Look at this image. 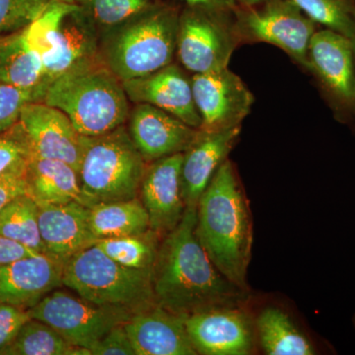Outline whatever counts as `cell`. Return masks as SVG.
Here are the masks:
<instances>
[{
	"mask_svg": "<svg viewBox=\"0 0 355 355\" xmlns=\"http://www.w3.org/2000/svg\"><path fill=\"white\" fill-rule=\"evenodd\" d=\"M197 209L161 239L151 279L156 303L176 314L190 316L222 306L245 305L242 291L216 268L196 235Z\"/></svg>",
	"mask_w": 355,
	"mask_h": 355,
	"instance_id": "cell-1",
	"label": "cell"
},
{
	"mask_svg": "<svg viewBox=\"0 0 355 355\" xmlns=\"http://www.w3.org/2000/svg\"><path fill=\"white\" fill-rule=\"evenodd\" d=\"M195 230L217 270L249 292L247 273L253 248V219L246 193L228 158L198 200Z\"/></svg>",
	"mask_w": 355,
	"mask_h": 355,
	"instance_id": "cell-2",
	"label": "cell"
},
{
	"mask_svg": "<svg viewBox=\"0 0 355 355\" xmlns=\"http://www.w3.org/2000/svg\"><path fill=\"white\" fill-rule=\"evenodd\" d=\"M123 81L99 57L84 60L53 79L43 102L60 109L83 137H96L125 125L130 104Z\"/></svg>",
	"mask_w": 355,
	"mask_h": 355,
	"instance_id": "cell-3",
	"label": "cell"
},
{
	"mask_svg": "<svg viewBox=\"0 0 355 355\" xmlns=\"http://www.w3.org/2000/svg\"><path fill=\"white\" fill-rule=\"evenodd\" d=\"M180 13L159 4L100 31L99 58L121 81L148 76L176 55Z\"/></svg>",
	"mask_w": 355,
	"mask_h": 355,
	"instance_id": "cell-4",
	"label": "cell"
},
{
	"mask_svg": "<svg viewBox=\"0 0 355 355\" xmlns=\"http://www.w3.org/2000/svg\"><path fill=\"white\" fill-rule=\"evenodd\" d=\"M78 175L87 207L139 198L148 163L125 125L96 137H83Z\"/></svg>",
	"mask_w": 355,
	"mask_h": 355,
	"instance_id": "cell-5",
	"label": "cell"
},
{
	"mask_svg": "<svg viewBox=\"0 0 355 355\" xmlns=\"http://www.w3.org/2000/svg\"><path fill=\"white\" fill-rule=\"evenodd\" d=\"M62 284L95 304L121 308L132 314L157 304L151 268L121 266L96 245L64 263Z\"/></svg>",
	"mask_w": 355,
	"mask_h": 355,
	"instance_id": "cell-6",
	"label": "cell"
},
{
	"mask_svg": "<svg viewBox=\"0 0 355 355\" xmlns=\"http://www.w3.org/2000/svg\"><path fill=\"white\" fill-rule=\"evenodd\" d=\"M29 311L33 319L50 324L71 345L90 349L109 331L127 323L132 313L98 305L69 292L53 291Z\"/></svg>",
	"mask_w": 355,
	"mask_h": 355,
	"instance_id": "cell-7",
	"label": "cell"
},
{
	"mask_svg": "<svg viewBox=\"0 0 355 355\" xmlns=\"http://www.w3.org/2000/svg\"><path fill=\"white\" fill-rule=\"evenodd\" d=\"M315 26L291 0H270L239 13L234 29L240 41L272 44L310 70L308 46Z\"/></svg>",
	"mask_w": 355,
	"mask_h": 355,
	"instance_id": "cell-8",
	"label": "cell"
},
{
	"mask_svg": "<svg viewBox=\"0 0 355 355\" xmlns=\"http://www.w3.org/2000/svg\"><path fill=\"white\" fill-rule=\"evenodd\" d=\"M220 12L188 6L180 13L176 55L193 74L228 67L239 43L234 27L219 17Z\"/></svg>",
	"mask_w": 355,
	"mask_h": 355,
	"instance_id": "cell-9",
	"label": "cell"
},
{
	"mask_svg": "<svg viewBox=\"0 0 355 355\" xmlns=\"http://www.w3.org/2000/svg\"><path fill=\"white\" fill-rule=\"evenodd\" d=\"M186 327L198 354L249 355L258 345L254 320L244 305L200 311L187 317Z\"/></svg>",
	"mask_w": 355,
	"mask_h": 355,
	"instance_id": "cell-10",
	"label": "cell"
},
{
	"mask_svg": "<svg viewBox=\"0 0 355 355\" xmlns=\"http://www.w3.org/2000/svg\"><path fill=\"white\" fill-rule=\"evenodd\" d=\"M193 100L202 118L200 130L216 132L241 127L251 113L253 93L229 67L191 78Z\"/></svg>",
	"mask_w": 355,
	"mask_h": 355,
	"instance_id": "cell-11",
	"label": "cell"
},
{
	"mask_svg": "<svg viewBox=\"0 0 355 355\" xmlns=\"http://www.w3.org/2000/svg\"><path fill=\"white\" fill-rule=\"evenodd\" d=\"M18 123L33 156L62 160L78 171L83 154V135L64 112L44 102L29 103Z\"/></svg>",
	"mask_w": 355,
	"mask_h": 355,
	"instance_id": "cell-12",
	"label": "cell"
},
{
	"mask_svg": "<svg viewBox=\"0 0 355 355\" xmlns=\"http://www.w3.org/2000/svg\"><path fill=\"white\" fill-rule=\"evenodd\" d=\"M128 123L133 144L147 163L184 153L200 132L177 116L144 103L130 110Z\"/></svg>",
	"mask_w": 355,
	"mask_h": 355,
	"instance_id": "cell-13",
	"label": "cell"
},
{
	"mask_svg": "<svg viewBox=\"0 0 355 355\" xmlns=\"http://www.w3.org/2000/svg\"><path fill=\"white\" fill-rule=\"evenodd\" d=\"M183 153L148 163L139 198L148 214L150 229L164 237L183 218L184 205L181 188Z\"/></svg>",
	"mask_w": 355,
	"mask_h": 355,
	"instance_id": "cell-14",
	"label": "cell"
},
{
	"mask_svg": "<svg viewBox=\"0 0 355 355\" xmlns=\"http://www.w3.org/2000/svg\"><path fill=\"white\" fill-rule=\"evenodd\" d=\"M128 100L153 105L177 116L191 128L200 130L202 118L193 100L191 78L183 69L172 64L148 74L123 81Z\"/></svg>",
	"mask_w": 355,
	"mask_h": 355,
	"instance_id": "cell-15",
	"label": "cell"
},
{
	"mask_svg": "<svg viewBox=\"0 0 355 355\" xmlns=\"http://www.w3.org/2000/svg\"><path fill=\"white\" fill-rule=\"evenodd\" d=\"M64 263L39 253L0 268V304L29 310L62 284Z\"/></svg>",
	"mask_w": 355,
	"mask_h": 355,
	"instance_id": "cell-16",
	"label": "cell"
},
{
	"mask_svg": "<svg viewBox=\"0 0 355 355\" xmlns=\"http://www.w3.org/2000/svg\"><path fill=\"white\" fill-rule=\"evenodd\" d=\"M186 319L156 304L135 313L123 326L137 355H196Z\"/></svg>",
	"mask_w": 355,
	"mask_h": 355,
	"instance_id": "cell-17",
	"label": "cell"
},
{
	"mask_svg": "<svg viewBox=\"0 0 355 355\" xmlns=\"http://www.w3.org/2000/svg\"><path fill=\"white\" fill-rule=\"evenodd\" d=\"M240 132L241 127L216 132L200 130L197 139L183 153L181 188L186 209H197L203 191L227 159Z\"/></svg>",
	"mask_w": 355,
	"mask_h": 355,
	"instance_id": "cell-18",
	"label": "cell"
},
{
	"mask_svg": "<svg viewBox=\"0 0 355 355\" xmlns=\"http://www.w3.org/2000/svg\"><path fill=\"white\" fill-rule=\"evenodd\" d=\"M39 207V227L46 254L65 263L95 244L89 225V207L72 202Z\"/></svg>",
	"mask_w": 355,
	"mask_h": 355,
	"instance_id": "cell-19",
	"label": "cell"
},
{
	"mask_svg": "<svg viewBox=\"0 0 355 355\" xmlns=\"http://www.w3.org/2000/svg\"><path fill=\"white\" fill-rule=\"evenodd\" d=\"M310 70L336 97L354 100V49L352 38L326 29L315 31L308 46Z\"/></svg>",
	"mask_w": 355,
	"mask_h": 355,
	"instance_id": "cell-20",
	"label": "cell"
},
{
	"mask_svg": "<svg viewBox=\"0 0 355 355\" xmlns=\"http://www.w3.org/2000/svg\"><path fill=\"white\" fill-rule=\"evenodd\" d=\"M99 28L80 7L67 14L58 30L53 51L43 60L46 83L74 65L99 57Z\"/></svg>",
	"mask_w": 355,
	"mask_h": 355,
	"instance_id": "cell-21",
	"label": "cell"
},
{
	"mask_svg": "<svg viewBox=\"0 0 355 355\" xmlns=\"http://www.w3.org/2000/svg\"><path fill=\"white\" fill-rule=\"evenodd\" d=\"M26 182L27 195L38 205L76 202L87 207L78 171L64 161L31 155Z\"/></svg>",
	"mask_w": 355,
	"mask_h": 355,
	"instance_id": "cell-22",
	"label": "cell"
},
{
	"mask_svg": "<svg viewBox=\"0 0 355 355\" xmlns=\"http://www.w3.org/2000/svg\"><path fill=\"white\" fill-rule=\"evenodd\" d=\"M0 83L19 88L49 86L42 58L30 48L23 30L0 36Z\"/></svg>",
	"mask_w": 355,
	"mask_h": 355,
	"instance_id": "cell-23",
	"label": "cell"
},
{
	"mask_svg": "<svg viewBox=\"0 0 355 355\" xmlns=\"http://www.w3.org/2000/svg\"><path fill=\"white\" fill-rule=\"evenodd\" d=\"M258 345L268 355H314L316 347L284 311L268 307L254 319Z\"/></svg>",
	"mask_w": 355,
	"mask_h": 355,
	"instance_id": "cell-24",
	"label": "cell"
},
{
	"mask_svg": "<svg viewBox=\"0 0 355 355\" xmlns=\"http://www.w3.org/2000/svg\"><path fill=\"white\" fill-rule=\"evenodd\" d=\"M89 225L97 241L140 234L150 229L148 214L139 198L89 207Z\"/></svg>",
	"mask_w": 355,
	"mask_h": 355,
	"instance_id": "cell-25",
	"label": "cell"
},
{
	"mask_svg": "<svg viewBox=\"0 0 355 355\" xmlns=\"http://www.w3.org/2000/svg\"><path fill=\"white\" fill-rule=\"evenodd\" d=\"M0 355H91V352L71 345L50 324L31 318Z\"/></svg>",
	"mask_w": 355,
	"mask_h": 355,
	"instance_id": "cell-26",
	"label": "cell"
},
{
	"mask_svg": "<svg viewBox=\"0 0 355 355\" xmlns=\"http://www.w3.org/2000/svg\"><path fill=\"white\" fill-rule=\"evenodd\" d=\"M0 236L46 254L39 227V207L30 196H20L0 212Z\"/></svg>",
	"mask_w": 355,
	"mask_h": 355,
	"instance_id": "cell-27",
	"label": "cell"
},
{
	"mask_svg": "<svg viewBox=\"0 0 355 355\" xmlns=\"http://www.w3.org/2000/svg\"><path fill=\"white\" fill-rule=\"evenodd\" d=\"M161 239L149 229L140 234L100 239L94 245L120 265L142 270L153 268Z\"/></svg>",
	"mask_w": 355,
	"mask_h": 355,
	"instance_id": "cell-28",
	"label": "cell"
},
{
	"mask_svg": "<svg viewBox=\"0 0 355 355\" xmlns=\"http://www.w3.org/2000/svg\"><path fill=\"white\" fill-rule=\"evenodd\" d=\"M77 8L78 6L76 3L50 1L46 10L23 29L26 41L30 48L41 57L42 62L53 51L62 20L67 14Z\"/></svg>",
	"mask_w": 355,
	"mask_h": 355,
	"instance_id": "cell-29",
	"label": "cell"
},
{
	"mask_svg": "<svg viewBox=\"0 0 355 355\" xmlns=\"http://www.w3.org/2000/svg\"><path fill=\"white\" fill-rule=\"evenodd\" d=\"M306 16L318 24L324 26L352 38L355 19L343 0H291Z\"/></svg>",
	"mask_w": 355,
	"mask_h": 355,
	"instance_id": "cell-30",
	"label": "cell"
},
{
	"mask_svg": "<svg viewBox=\"0 0 355 355\" xmlns=\"http://www.w3.org/2000/svg\"><path fill=\"white\" fill-rule=\"evenodd\" d=\"M100 31L123 22L156 3L155 0H74Z\"/></svg>",
	"mask_w": 355,
	"mask_h": 355,
	"instance_id": "cell-31",
	"label": "cell"
},
{
	"mask_svg": "<svg viewBox=\"0 0 355 355\" xmlns=\"http://www.w3.org/2000/svg\"><path fill=\"white\" fill-rule=\"evenodd\" d=\"M46 88L48 86L19 88L0 83V133L18 123L26 105L43 102Z\"/></svg>",
	"mask_w": 355,
	"mask_h": 355,
	"instance_id": "cell-32",
	"label": "cell"
},
{
	"mask_svg": "<svg viewBox=\"0 0 355 355\" xmlns=\"http://www.w3.org/2000/svg\"><path fill=\"white\" fill-rule=\"evenodd\" d=\"M31 155L29 142L19 123L0 133V177L25 171Z\"/></svg>",
	"mask_w": 355,
	"mask_h": 355,
	"instance_id": "cell-33",
	"label": "cell"
},
{
	"mask_svg": "<svg viewBox=\"0 0 355 355\" xmlns=\"http://www.w3.org/2000/svg\"><path fill=\"white\" fill-rule=\"evenodd\" d=\"M49 3L50 0H0V36L25 29Z\"/></svg>",
	"mask_w": 355,
	"mask_h": 355,
	"instance_id": "cell-34",
	"label": "cell"
},
{
	"mask_svg": "<svg viewBox=\"0 0 355 355\" xmlns=\"http://www.w3.org/2000/svg\"><path fill=\"white\" fill-rule=\"evenodd\" d=\"M123 324L114 327L93 345L89 349L91 355H137Z\"/></svg>",
	"mask_w": 355,
	"mask_h": 355,
	"instance_id": "cell-35",
	"label": "cell"
},
{
	"mask_svg": "<svg viewBox=\"0 0 355 355\" xmlns=\"http://www.w3.org/2000/svg\"><path fill=\"white\" fill-rule=\"evenodd\" d=\"M31 319L29 311L8 304H0V350L15 338L26 322Z\"/></svg>",
	"mask_w": 355,
	"mask_h": 355,
	"instance_id": "cell-36",
	"label": "cell"
},
{
	"mask_svg": "<svg viewBox=\"0 0 355 355\" xmlns=\"http://www.w3.org/2000/svg\"><path fill=\"white\" fill-rule=\"evenodd\" d=\"M23 195H27L26 170L0 177V212L12 200Z\"/></svg>",
	"mask_w": 355,
	"mask_h": 355,
	"instance_id": "cell-37",
	"label": "cell"
},
{
	"mask_svg": "<svg viewBox=\"0 0 355 355\" xmlns=\"http://www.w3.org/2000/svg\"><path fill=\"white\" fill-rule=\"evenodd\" d=\"M39 254L19 243L0 236V268L9 265L14 261Z\"/></svg>",
	"mask_w": 355,
	"mask_h": 355,
	"instance_id": "cell-38",
	"label": "cell"
},
{
	"mask_svg": "<svg viewBox=\"0 0 355 355\" xmlns=\"http://www.w3.org/2000/svg\"><path fill=\"white\" fill-rule=\"evenodd\" d=\"M183 1L186 2L188 6L202 7V8L221 11V12L236 9L235 0H183Z\"/></svg>",
	"mask_w": 355,
	"mask_h": 355,
	"instance_id": "cell-39",
	"label": "cell"
},
{
	"mask_svg": "<svg viewBox=\"0 0 355 355\" xmlns=\"http://www.w3.org/2000/svg\"><path fill=\"white\" fill-rule=\"evenodd\" d=\"M237 1L241 3L243 6L247 7V8H252V7L261 6V4L270 1V0H237Z\"/></svg>",
	"mask_w": 355,
	"mask_h": 355,
	"instance_id": "cell-40",
	"label": "cell"
},
{
	"mask_svg": "<svg viewBox=\"0 0 355 355\" xmlns=\"http://www.w3.org/2000/svg\"><path fill=\"white\" fill-rule=\"evenodd\" d=\"M352 43H354V64H355V31L354 33V36H352ZM354 102L355 103V74H354Z\"/></svg>",
	"mask_w": 355,
	"mask_h": 355,
	"instance_id": "cell-41",
	"label": "cell"
},
{
	"mask_svg": "<svg viewBox=\"0 0 355 355\" xmlns=\"http://www.w3.org/2000/svg\"><path fill=\"white\" fill-rule=\"evenodd\" d=\"M50 1L67 2V3H74V0H50Z\"/></svg>",
	"mask_w": 355,
	"mask_h": 355,
	"instance_id": "cell-42",
	"label": "cell"
},
{
	"mask_svg": "<svg viewBox=\"0 0 355 355\" xmlns=\"http://www.w3.org/2000/svg\"><path fill=\"white\" fill-rule=\"evenodd\" d=\"M354 324H355V315H354Z\"/></svg>",
	"mask_w": 355,
	"mask_h": 355,
	"instance_id": "cell-43",
	"label": "cell"
}]
</instances>
